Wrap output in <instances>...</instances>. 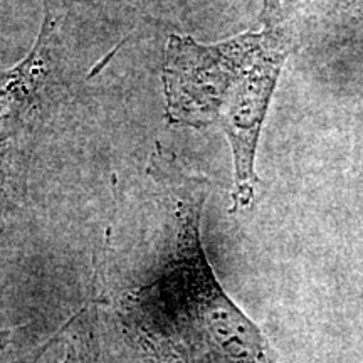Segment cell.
I'll return each mask as SVG.
<instances>
[{
    "label": "cell",
    "mask_w": 363,
    "mask_h": 363,
    "mask_svg": "<svg viewBox=\"0 0 363 363\" xmlns=\"http://www.w3.org/2000/svg\"><path fill=\"white\" fill-rule=\"evenodd\" d=\"M84 316L86 311H79L72 316L74 331L67 335L65 352L59 357L57 363H104L93 323Z\"/></svg>",
    "instance_id": "cell-5"
},
{
    "label": "cell",
    "mask_w": 363,
    "mask_h": 363,
    "mask_svg": "<svg viewBox=\"0 0 363 363\" xmlns=\"http://www.w3.org/2000/svg\"><path fill=\"white\" fill-rule=\"evenodd\" d=\"M12 337H13L12 330H0V350H4V348L11 345Z\"/></svg>",
    "instance_id": "cell-7"
},
{
    "label": "cell",
    "mask_w": 363,
    "mask_h": 363,
    "mask_svg": "<svg viewBox=\"0 0 363 363\" xmlns=\"http://www.w3.org/2000/svg\"><path fill=\"white\" fill-rule=\"evenodd\" d=\"M61 335H62V330H61V331H57V333L54 335L52 338H48L43 345H39V347H34L33 350L27 352L26 355H22L21 358H17V360H13V362H11V363H38V362H39V358L43 357L44 353L48 352L49 348L52 347L54 343H56V342H59V340H61Z\"/></svg>",
    "instance_id": "cell-6"
},
{
    "label": "cell",
    "mask_w": 363,
    "mask_h": 363,
    "mask_svg": "<svg viewBox=\"0 0 363 363\" xmlns=\"http://www.w3.org/2000/svg\"><path fill=\"white\" fill-rule=\"evenodd\" d=\"M56 22L45 7L39 35L29 52L0 72V163L34 111L52 66Z\"/></svg>",
    "instance_id": "cell-3"
},
{
    "label": "cell",
    "mask_w": 363,
    "mask_h": 363,
    "mask_svg": "<svg viewBox=\"0 0 363 363\" xmlns=\"http://www.w3.org/2000/svg\"><path fill=\"white\" fill-rule=\"evenodd\" d=\"M293 49L289 30L267 13L259 30L203 44L172 34L162 83L172 126H220L233 150V211L252 203L256 152L272 93Z\"/></svg>",
    "instance_id": "cell-2"
},
{
    "label": "cell",
    "mask_w": 363,
    "mask_h": 363,
    "mask_svg": "<svg viewBox=\"0 0 363 363\" xmlns=\"http://www.w3.org/2000/svg\"><path fill=\"white\" fill-rule=\"evenodd\" d=\"M121 321H123L125 333L133 342L143 363H195L194 357L169 335L138 321L125 320V318H121Z\"/></svg>",
    "instance_id": "cell-4"
},
{
    "label": "cell",
    "mask_w": 363,
    "mask_h": 363,
    "mask_svg": "<svg viewBox=\"0 0 363 363\" xmlns=\"http://www.w3.org/2000/svg\"><path fill=\"white\" fill-rule=\"evenodd\" d=\"M152 158L169 195L170 238L152 276L121 298L120 318L169 335L194 360L278 363L262 330L222 288L203 249L201 217L208 180L160 147Z\"/></svg>",
    "instance_id": "cell-1"
}]
</instances>
